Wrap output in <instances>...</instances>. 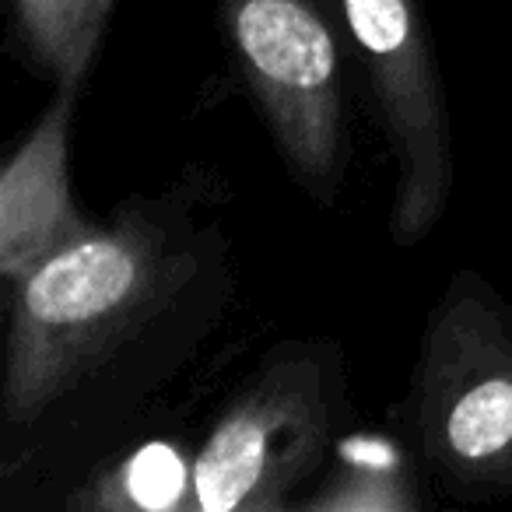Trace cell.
I'll list each match as a JSON object with an SVG mask.
<instances>
[{
  "instance_id": "cell-6",
  "label": "cell",
  "mask_w": 512,
  "mask_h": 512,
  "mask_svg": "<svg viewBox=\"0 0 512 512\" xmlns=\"http://www.w3.org/2000/svg\"><path fill=\"white\" fill-rule=\"evenodd\" d=\"M78 95L81 85H57L53 102L0 169V278L11 288L92 228L78 211L67 165Z\"/></svg>"
},
{
  "instance_id": "cell-2",
  "label": "cell",
  "mask_w": 512,
  "mask_h": 512,
  "mask_svg": "<svg viewBox=\"0 0 512 512\" xmlns=\"http://www.w3.org/2000/svg\"><path fill=\"white\" fill-rule=\"evenodd\" d=\"M407 428L449 498H512V306L470 267L446 281L421 330Z\"/></svg>"
},
{
  "instance_id": "cell-4",
  "label": "cell",
  "mask_w": 512,
  "mask_h": 512,
  "mask_svg": "<svg viewBox=\"0 0 512 512\" xmlns=\"http://www.w3.org/2000/svg\"><path fill=\"white\" fill-rule=\"evenodd\" d=\"M221 32L278 155L306 197L334 207L348 172L341 53L316 0H218Z\"/></svg>"
},
{
  "instance_id": "cell-5",
  "label": "cell",
  "mask_w": 512,
  "mask_h": 512,
  "mask_svg": "<svg viewBox=\"0 0 512 512\" xmlns=\"http://www.w3.org/2000/svg\"><path fill=\"white\" fill-rule=\"evenodd\" d=\"M365 71L393 165L386 232L400 249L425 242L453 197V130L421 0H334Z\"/></svg>"
},
{
  "instance_id": "cell-3",
  "label": "cell",
  "mask_w": 512,
  "mask_h": 512,
  "mask_svg": "<svg viewBox=\"0 0 512 512\" xmlns=\"http://www.w3.org/2000/svg\"><path fill=\"white\" fill-rule=\"evenodd\" d=\"M341 351L288 341L260 362L221 411L186 470L183 509L278 512L337 453Z\"/></svg>"
},
{
  "instance_id": "cell-8",
  "label": "cell",
  "mask_w": 512,
  "mask_h": 512,
  "mask_svg": "<svg viewBox=\"0 0 512 512\" xmlns=\"http://www.w3.org/2000/svg\"><path fill=\"white\" fill-rule=\"evenodd\" d=\"M306 509H418V495L400 481L397 453L386 463L365 456H341L334 477L320 495L306 498Z\"/></svg>"
},
{
  "instance_id": "cell-1",
  "label": "cell",
  "mask_w": 512,
  "mask_h": 512,
  "mask_svg": "<svg viewBox=\"0 0 512 512\" xmlns=\"http://www.w3.org/2000/svg\"><path fill=\"white\" fill-rule=\"evenodd\" d=\"M204 176L130 197L15 285L0 421L11 435L43 428L127 344L197 285L211 235L200 228Z\"/></svg>"
},
{
  "instance_id": "cell-7",
  "label": "cell",
  "mask_w": 512,
  "mask_h": 512,
  "mask_svg": "<svg viewBox=\"0 0 512 512\" xmlns=\"http://www.w3.org/2000/svg\"><path fill=\"white\" fill-rule=\"evenodd\" d=\"M15 25L32 64L57 85H85L106 32L95 0H15Z\"/></svg>"
},
{
  "instance_id": "cell-9",
  "label": "cell",
  "mask_w": 512,
  "mask_h": 512,
  "mask_svg": "<svg viewBox=\"0 0 512 512\" xmlns=\"http://www.w3.org/2000/svg\"><path fill=\"white\" fill-rule=\"evenodd\" d=\"M116 8V0H95V11H99V22L109 25V15H113Z\"/></svg>"
}]
</instances>
